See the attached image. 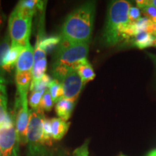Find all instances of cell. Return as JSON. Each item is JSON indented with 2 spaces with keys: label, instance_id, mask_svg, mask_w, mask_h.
<instances>
[{
  "label": "cell",
  "instance_id": "6da1fadb",
  "mask_svg": "<svg viewBox=\"0 0 156 156\" xmlns=\"http://www.w3.org/2000/svg\"><path fill=\"white\" fill-rule=\"evenodd\" d=\"M95 2H88L68 15L63 23L61 43L67 44L89 43L95 15Z\"/></svg>",
  "mask_w": 156,
  "mask_h": 156
},
{
  "label": "cell",
  "instance_id": "7a4b0ae2",
  "mask_svg": "<svg viewBox=\"0 0 156 156\" xmlns=\"http://www.w3.org/2000/svg\"><path fill=\"white\" fill-rule=\"evenodd\" d=\"M89 43L67 44L60 43L52 64V74L60 81L67 73L76 70L83 62L87 60Z\"/></svg>",
  "mask_w": 156,
  "mask_h": 156
},
{
  "label": "cell",
  "instance_id": "3957f363",
  "mask_svg": "<svg viewBox=\"0 0 156 156\" xmlns=\"http://www.w3.org/2000/svg\"><path fill=\"white\" fill-rule=\"evenodd\" d=\"M130 7V3L124 0L114 1L109 5L102 36L103 44L106 46H114L124 40L123 34L129 23Z\"/></svg>",
  "mask_w": 156,
  "mask_h": 156
},
{
  "label": "cell",
  "instance_id": "277c9868",
  "mask_svg": "<svg viewBox=\"0 0 156 156\" xmlns=\"http://www.w3.org/2000/svg\"><path fill=\"white\" fill-rule=\"evenodd\" d=\"M44 112L40 108L30 109L28 129L27 156H52L49 145L43 137L42 122Z\"/></svg>",
  "mask_w": 156,
  "mask_h": 156
},
{
  "label": "cell",
  "instance_id": "5b68a950",
  "mask_svg": "<svg viewBox=\"0 0 156 156\" xmlns=\"http://www.w3.org/2000/svg\"><path fill=\"white\" fill-rule=\"evenodd\" d=\"M33 16L15 7L9 18V35L11 45L26 46L30 39Z\"/></svg>",
  "mask_w": 156,
  "mask_h": 156
},
{
  "label": "cell",
  "instance_id": "8992f818",
  "mask_svg": "<svg viewBox=\"0 0 156 156\" xmlns=\"http://www.w3.org/2000/svg\"><path fill=\"white\" fill-rule=\"evenodd\" d=\"M26 92H17L13 123L16 129L17 140L21 145L28 143V129L30 121V111L28 107Z\"/></svg>",
  "mask_w": 156,
  "mask_h": 156
},
{
  "label": "cell",
  "instance_id": "52a82bcc",
  "mask_svg": "<svg viewBox=\"0 0 156 156\" xmlns=\"http://www.w3.org/2000/svg\"><path fill=\"white\" fill-rule=\"evenodd\" d=\"M18 143L12 119L0 125V156H17Z\"/></svg>",
  "mask_w": 156,
  "mask_h": 156
},
{
  "label": "cell",
  "instance_id": "ba28073f",
  "mask_svg": "<svg viewBox=\"0 0 156 156\" xmlns=\"http://www.w3.org/2000/svg\"><path fill=\"white\" fill-rule=\"evenodd\" d=\"M59 82L64 91V98L75 102L80 94L84 83L77 70H72L67 73Z\"/></svg>",
  "mask_w": 156,
  "mask_h": 156
},
{
  "label": "cell",
  "instance_id": "9c48e42d",
  "mask_svg": "<svg viewBox=\"0 0 156 156\" xmlns=\"http://www.w3.org/2000/svg\"><path fill=\"white\" fill-rule=\"evenodd\" d=\"M34 64V48L28 43L20 54L16 65V73H32Z\"/></svg>",
  "mask_w": 156,
  "mask_h": 156
},
{
  "label": "cell",
  "instance_id": "30bf717a",
  "mask_svg": "<svg viewBox=\"0 0 156 156\" xmlns=\"http://www.w3.org/2000/svg\"><path fill=\"white\" fill-rule=\"evenodd\" d=\"M129 41L134 46L140 49L156 46V36L147 32H138L134 37L130 39Z\"/></svg>",
  "mask_w": 156,
  "mask_h": 156
},
{
  "label": "cell",
  "instance_id": "8fae6325",
  "mask_svg": "<svg viewBox=\"0 0 156 156\" xmlns=\"http://www.w3.org/2000/svg\"><path fill=\"white\" fill-rule=\"evenodd\" d=\"M11 119L7 112V93L5 80L0 76V125Z\"/></svg>",
  "mask_w": 156,
  "mask_h": 156
},
{
  "label": "cell",
  "instance_id": "7c38bea8",
  "mask_svg": "<svg viewBox=\"0 0 156 156\" xmlns=\"http://www.w3.org/2000/svg\"><path fill=\"white\" fill-rule=\"evenodd\" d=\"M52 137L55 140H60L64 137L69 127V122H67L60 118H53L51 119Z\"/></svg>",
  "mask_w": 156,
  "mask_h": 156
},
{
  "label": "cell",
  "instance_id": "4fadbf2b",
  "mask_svg": "<svg viewBox=\"0 0 156 156\" xmlns=\"http://www.w3.org/2000/svg\"><path fill=\"white\" fill-rule=\"evenodd\" d=\"M74 103L73 101L69 99L62 98V100L58 101L56 104L55 110L56 114L62 120L67 121L69 119L72 115V112L74 108Z\"/></svg>",
  "mask_w": 156,
  "mask_h": 156
},
{
  "label": "cell",
  "instance_id": "5bb4252c",
  "mask_svg": "<svg viewBox=\"0 0 156 156\" xmlns=\"http://www.w3.org/2000/svg\"><path fill=\"white\" fill-rule=\"evenodd\" d=\"M24 47L17 45H11L9 52L6 55L3 62V71H9L12 68L16 65L17 61Z\"/></svg>",
  "mask_w": 156,
  "mask_h": 156
},
{
  "label": "cell",
  "instance_id": "9a60e30c",
  "mask_svg": "<svg viewBox=\"0 0 156 156\" xmlns=\"http://www.w3.org/2000/svg\"><path fill=\"white\" fill-rule=\"evenodd\" d=\"M36 43H38L39 46L42 50H44L46 54L53 51L57 46H59L61 43L60 36H48L42 37L39 35L37 38Z\"/></svg>",
  "mask_w": 156,
  "mask_h": 156
},
{
  "label": "cell",
  "instance_id": "2e32d148",
  "mask_svg": "<svg viewBox=\"0 0 156 156\" xmlns=\"http://www.w3.org/2000/svg\"><path fill=\"white\" fill-rule=\"evenodd\" d=\"M16 6L26 14L34 16L38 9H44V2L38 0H23L20 1Z\"/></svg>",
  "mask_w": 156,
  "mask_h": 156
},
{
  "label": "cell",
  "instance_id": "e0dca14e",
  "mask_svg": "<svg viewBox=\"0 0 156 156\" xmlns=\"http://www.w3.org/2000/svg\"><path fill=\"white\" fill-rule=\"evenodd\" d=\"M134 26L136 33L144 31L156 36V23L147 17H140L136 22L134 23Z\"/></svg>",
  "mask_w": 156,
  "mask_h": 156
},
{
  "label": "cell",
  "instance_id": "ac0fdd59",
  "mask_svg": "<svg viewBox=\"0 0 156 156\" xmlns=\"http://www.w3.org/2000/svg\"><path fill=\"white\" fill-rule=\"evenodd\" d=\"M77 72L81 77L84 85H85L87 82L93 80L95 77V74L93 68L88 61H85L77 68Z\"/></svg>",
  "mask_w": 156,
  "mask_h": 156
},
{
  "label": "cell",
  "instance_id": "d6986e66",
  "mask_svg": "<svg viewBox=\"0 0 156 156\" xmlns=\"http://www.w3.org/2000/svg\"><path fill=\"white\" fill-rule=\"evenodd\" d=\"M32 81V73H16L17 92H27Z\"/></svg>",
  "mask_w": 156,
  "mask_h": 156
},
{
  "label": "cell",
  "instance_id": "ffe728a7",
  "mask_svg": "<svg viewBox=\"0 0 156 156\" xmlns=\"http://www.w3.org/2000/svg\"><path fill=\"white\" fill-rule=\"evenodd\" d=\"M46 68H47L46 58H43L34 61L32 69V81L31 82L36 81L45 75Z\"/></svg>",
  "mask_w": 156,
  "mask_h": 156
},
{
  "label": "cell",
  "instance_id": "44dd1931",
  "mask_svg": "<svg viewBox=\"0 0 156 156\" xmlns=\"http://www.w3.org/2000/svg\"><path fill=\"white\" fill-rule=\"evenodd\" d=\"M48 90L54 103H57L58 101L64 98V91L62 84L56 80H52L48 85Z\"/></svg>",
  "mask_w": 156,
  "mask_h": 156
},
{
  "label": "cell",
  "instance_id": "7402d4cb",
  "mask_svg": "<svg viewBox=\"0 0 156 156\" xmlns=\"http://www.w3.org/2000/svg\"><path fill=\"white\" fill-rule=\"evenodd\" d=\"M10 40L9 34H7L3 38L0 39V72L3 71L4 59L11 48Z\"/></svg>",
  "mask_w": 156,
  "mask_h": 156
},
{
  "label": "cell",
  "instance_id": "603a6c76",
  "mask_svg": "<svg viewBox=\"0 0 156 156\" xmlns=\"http://www.w3.org/2000/svg\"><path fill=\"white\" fill-rule=\"evenodd\" d=\"M52 80L46 74L41 77L38 80L31 82L30 83V90L34 91H41V92H45L48 89V85H49Z\"/></svg>",
  "mask_w": 156,
  "mask_h": 156
},
{
  "label": "cell",
  "instance_id": "cb8c5ba5",
  "mask_svg": "<svg viewBox=\"0 0 156 156\" xmlns=\"http://www.w3.org/2000/svg\"><path fill=\"white\" fill-rule=\"evenodd\" d=\"M42 134L43 137L45 142L48 145H51L52 142V131H51V120L47 118H44L42 122Z\"/></svg>",
  "mask_w": 156,
  "mask_h": 156
},
{
  "label": "cell",
  "instance_id": "d4e9b609",
  "mask_svg": "<svg viewBox=\"0 0 156 156\" xmlns=\"http://www.w3.org/2000/svg\"><path fill=\"white\" fill-rule=\"evenodd\" d=\"M53 105L54 101L52 100L49 91H48V90L47 89L45 91L44 95H43L38 108L44 112V111L45 112H49V111L51 110Z\"/></svg>",
  "mask_w": 156,
  "mask_h": 156
},
{
  "label": "cell",
  "instance_id": "484cf974",
  "mask_svg": "<svg viewBox=\"0 0 156 156\" xmlns=\"http://www.w3.org/2000/svg\"><path fill=\"white\" fill-rule=\"evenodd\" d=\"M44 93L45 92H41V91H34V92H32L30 97V100H29V104L31 107V109L38 108L41 100Z\"/></svg>",
  "mask_w": 156,
  "mask_h": 156
},
{
  "label": "cell",
  "instance_id": "4316f807",
  "mask_svg": "<svg viewBox=\"0 0 156 156\" xmlns=\"http://www.w3.org/2000/svg\"><path fill=\"white\" fill-rule=\"evenodd\" d=\"M142 12L145 15V17H147L153 23H156V8L154 6L149 3L146 7L142 8Z\"/></svg>",
  "mask_w": 156,
  "mask_h": 156
},
{
  "label": "cell",
  "instance_id": "83f0119b",
  "mask_svg": "<svg viewBox=\"0 0 156 156\" xmlns=\"http://www.w3.org/2000/svg\"><path fill=\"white\" fill-rule=\"evenodd\" d=\"M140 16H141V12H140V9L138 7H130L128 14L129 22L131 23H135L138 20L140 19Z\"/></svg>",
  "mask_w": 156,
  "mask_h": 156
},
{
  "label": "cell",
  "instance_id": "f1b7e54d",
  "mask_svg": "<svg viewBox=\"0 0 156 156\" xmlns=\"http://www.w3.org/2000/svg\"><path fill=\"white\" fill-rule=\"evenodd\" d=\"M88 140L85 141L81 146L79 147L76 148L75 151H73V156H88L89 151H88Z\"/></svg>",
  "mask_w": 156,
  "mask_h": 156
},
{
  "label": "cell",
  "instance_id": "f546056e",
  "mask_svg": "<svg viewBox=\"0 0 156 156\" xmlns=\"http://www.w3.org/2000/svg\"><path fill=\"white\" fill-rule=\"evenodd\" d=\"M150 3V0H137L136 1V6L139 9H142Z\"/></svg>",
  "mask_w": 156,
  "mask_h": 156
},
{
  "label": "cell",
  "instance_id": "4dcf8cb0",
  "mask_svg": "<svg viewBox=\"0 0 156 156\" xmlns=\"http://www.w3.org/2000/svg\"><path fill=\"white\" fill-rule=\"evenodd\" d=\"M148 56H149V57L151 58L152 61L155 64V67H156V54H151V53H147Z\"/></svg>",
  "mask_w": 156,
  "mask_h": 156
},
{
  "label": "cell",
  "instance_id": "1f68e13d",
  "mask_svg": "<svg viewBox=\"0 0 156 156\" xmlns=\"http://www.w3.org/2000/svg\"><path fill=\"white\" fill-rule=\"evenodd\" d=\"M147 156H156V149L150 151L147 155Z\"/></svg>",
  "mask_w": 156,
  "mask_h": 156
},
{
  "label": "cell",
  "instance_id": "d6a6232c",
  "mask_svg": "<svg viewBox=\"0 0 156 156\" xmlns=\"http://www.w3.org/2000/svg\"><path fill=\"white\" fill-rule=\"evenodd\" d=\"M150 3L156 8V0H150Z\"/></svg>",
  "mask_w": 156,
  "mask_h": 156
},
{
  "label": "cell",
  "instance_id": "836d02e7",
  "mask_svg": "<svg viewBox=\"0 0 156 156\" xmlns=\"http://www.w3.org/2000/svg\"><path fill=\"white\" fill-rule=\"evenodd\" d=\"M120 156H124V155H120Z\"/></svg>",
  "mask_w": 156,
  "mask_h": 156
}]
</instances>
